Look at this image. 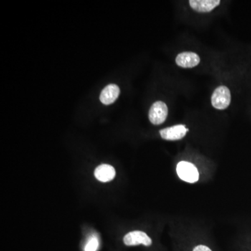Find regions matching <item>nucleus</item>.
<instances>
[{"label": "nucleus", "mask_w": 251, "mask_h": 251, "mask_svg": "<svg viewBox=\"0 0 251 251\" xmlns=\"http://www.w3.org/2000/svg\"><path fill=\"white\" fill-rule=\"evenodd\" d=\"M124 243L125 245L128 247L139 245V244L150 247L152 244V241L145 232L141 231H133L126 234L124 237Z\"/></svg>", "instance_id": "nucleus-4"}, {"label": "nucleus", "mask_w": 251, "mask_h": 251, "mask_svg": "<svg viewBox=\"0 0 251 251\" xmlns=\"http://www.w3.org/2000/svg\"><path fill=\"white\" fill-rule=\"evenodd\" d=\"M116 172L115 168L110 165L102 164L97 167L94 171V175L99 181L108 182L115 178Z\"/></svg>", "instance_id": "nucleus-9"}, {"label": "nucleus", "mask_w": 251, "mask_h": 251, "mask_svg": "<svg viewBox=\"0 0 251 251\" xmlns=\"http://www.w3.org/2000/svg\"><path fill=\"white\" fill-rule=\"evenodd\" d=\"M120 90L118 86L111 84L105 87L102 90L100 95V100L105 105L113 103L120 96Z\"/></svg>", "instance_id": "nucleus-8"}, {"label": "nucleus", "mask_w": 251, "mask_h": 251, "mask_svg": "<svg viewBox=\"0 0 251 251\" xmlns=\"http://www.w3.org/2000/svg\"><path fill=\"white\" fill-rule=\"evenodd\" d=\"M99 246L98 239L96 237H91L85 247V251H97Z\"/></svg>", "instance_id": "nucleus-10"}, {"label": "nucleus", "mask_w": 251, "mask_h": 251, "mask_svg": "<svg viewBox=\"0 0 251 251\" xmlns=\"http://www.w3.org/2000/svg\"><path fill=\"white\" fill-rule=\"evenodd\" d=\"M176 173L180 179L191 184L197 182L199 179L197 168L189 162H179L176 166Z\"/></svg>", "instance_id": "nucleus-1"}, {"label": "nucleus", "mask_w": 251, "mask_h": 251, "mask_svg": "<svg viewBox=\"0 0 251 251\" xmlns=\"http://www.w3.org/2000/svg\"><path fill=\"white\" fill-rule=\"evenodd\" d=\"M175 61L179 67L190 69L198 66L201 62V58L195 52H184L178 54Z\"/></svg>", "instance_id": "nucleus-6"}, {"label": "nucleus", "mask_w": 251, "mask_h": 251, "mask_svg": "<svg viewBox=\"0 0 251 251\" xmlns=\"http://www.w3.org/2000/svg\"><path fill=\"white\" fill-rule=\"evenodd\" d=\"M188 131L184 125H175L160 130V135L166 140H179L182 139Z\"/></svg>", "instance_id": "nucleus-5"}, {"label": "nucleus", "mask_w": 251, "mask_h": 251, "mask_svg": "<svg viewBox=\"0 0 251 251\" xmlns=\"http://www.w3.org/2000/svg\"><path fill=\"white\" fill-rule=\"evenodd\" d=\"M221 3L220 0H190L191 7L198 12H210Z\"/></svg>", "instance_id": "nucleus-7"}, {"label": "nucleus", "mask_w": 251, "mask_h": 251, "mask_svg": "<svg viewBox=\"0 0 251 251\" xmlns=\"http://www.w3.org/2000/svg\"><path fill=\"white\" fill-rule=\"evenodd\" d=\"M231 102L230 91L226 86H220L211 96V104L214 108L225 110Z\"/></svg>", "instance_id": "nucleus-2"}, {"label": "nucleus", "mask_w": 251, "mask_h": 251, "mask_svg": "<svg viewBox=\"0 0 251 251\" xmlns=\"http://www.w3.org/2000/svg\"><path fill=\"white\" fill-rule=\"evenodd\" d=\"M193 251H211V250L209 247H206V246L199 245L195 248Z\"/></svg>", "instance_id": "nucleus-11"}, {"label": "nucleus", "mask_w": 251, "mask_h": 251, "mask_svg": "<svg viewBox=\"0 0 251 251\" xmlns=\"http://www.w3.org/2000/svg\"><path fill=\"white\" fill-rule=\"evenodd\" d=\"M168 108L164 102L156 101L149 112V119L153 125H162L168 117Z\"/></svg>", "instance_id": "nucleus-3"}]
</instances>
